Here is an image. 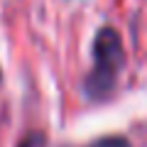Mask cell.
<instances>
[{
    "label": "cell",
    "instance_id": "2",
    "mask_svg": "<svg viewBox=\"0 0 147 147\" xmlns=\"http://www.w3.org/2000/svg\"><path fill=\"white\" fill-rule=\"evenodd\" d=\"M88 147H130L127 145V140H123V137H103V140H96L93 145Z\"/></svg>",
    "mask_w": 147,
    "mask_h": 147
},
{
    "label": "cell",
    "instance_id": "1",
    "mask_svg": "<svg viewBox=\"0 0 147 147\" xmlns=\"http://www.w3.org/2000/svg\"><path fill=\"white\" fill-rule=\"evenodd\" d=\"M123 66H125V52L123 42L113 27H103L96 34L93 42V66L86 79V93L93 100H103L113 93Z\"/></svg>",
    "mask_w": 147,
    "mask_h": 147
}]
</instances>
